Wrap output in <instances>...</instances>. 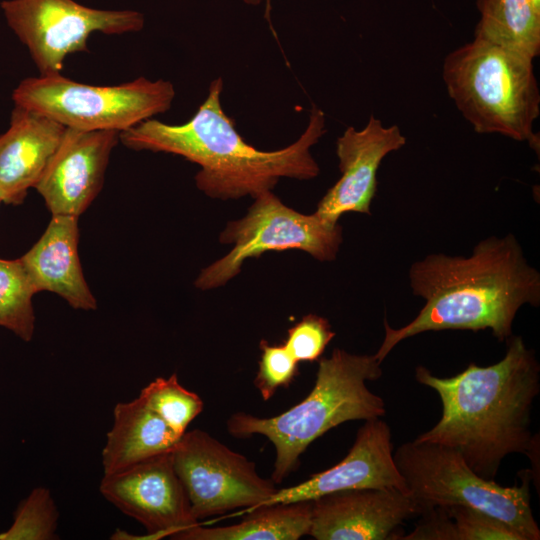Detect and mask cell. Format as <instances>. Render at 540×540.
<instances>
[{"mask_svg":"<svg viewBox=\"0 0 540 540\" xmlns=\"http://www.w3.org/2000/svg\"><path fill=\"white\" fill-rule=\"evenodd\" d=\"M409 283L425 304L400 328L384 319L383 341L374 354L382 364L401 341L428 331L490 329L506 342L524 305H540V273L514 234L478 242L469 256L433 253L414 262Z\"/></svg>","mask_w":540,"mask_h":540,"instance_id":"obj_1","label":"cell"},{"mask_svg":"<svg viewBox=\"0 0 540 540\" xmlns=\"http://www.w3.org/2000/svg\"><path fill=\"white\" fill-rule=\"evenodd\" d=\"M504 357L495 364L470 363L452 377H438L424 366L415 368L418 383L440 397L442 415L415 440L456 450L471 469L494 480L510 454H535L531 412L540 392V364L522 336H511Z\"/></svg>","mask_w":540,"mask_h":540,"instance_id":"obj_2","label":"cell"},{"mask_svg":"<svg viewBox=\"0 0 540 540\" xmlns=\"http://www.w3.org/2000/svg\"><path fill=\"white\" fill-rule=\"evenodd\" d=\"M222 90V79H215L205 101L186 123L171 125L150 118L121 132L120 141L133 150L172 153L198 164L196 185L211 198H255L271 191L281 178L318 176L320 169L310 148L325 132L322 110L311 109L307 128L295 142L261 151L241 137L225 114Z\"/></svg>","mask_w":540,"mask_h":540,"instance_id":"obj_3","label":"cell"},{"mask_svg":"<svg viewBox=\"0 0 540 540\" xmlns=\"http://www.w3.org/2000/svg\"><path fill=\"white\" fill-rule=\"evenodd\" d=\"M381 375L374 354L334 349L329 357L319 358L314 387L301 402L272 417L232 414L226 422L228 433L237 438L265 436L275 448L271 479L279 484L295 470L307 447L332 428L385 415L384 399L366 385Z\"/></svg>","mask_w":540,"mask_h":540,"instance_id":"obj_4","label":"cell"},{"mask_svg":"<svg viewBox=\"0 0 540 540\" xmlns=\"http://www.w3.org/2000/svg\"><path fill=\"white\" fill-rule=\"evenodd\" d=\"M532 60L475 37L447 55L443 80L477 133L527 141L539 153L533 124L540 112V93Z\"/></svg>","mask_w":540,"mask_h":540,"instance_id":"obj_5","label":"cell"},{"mask_svg":"<svg viewBox=\"0 0 540 540\" xmlns=\"http://www.w3.org/2000/svg\"><path fill=\"white\" fill-rule=\"evenodd\" d=\"M393 458L422 513L436 507L467 506L508 524L524 540L540 539L528 475L521 485L504 487L475 473L456 450L416 440L400 445Z\"/></svg>","mask_w":540,"mask_h":540,"instance_id":"obj_6","label":"cell"},{"mask_svg":"<svg viewBox=\"0 0 540 540\" xmlns=\"http://www.w3.org/2000/svg\"><path fill=\"white\" fill-rule=\"evenodd\" d=\"M171 82L139 77L112 86L80 83L61 73L22 80L14 105L41 113L66 128L119 133L167 111L174 100Z\"/></svg>","mask_w":540,"mask_h":540,"instance_id":"obj_7","label":"cell"},{"mask_svg":"<svg viewBox=\"0 0 540 540\" xmlns=\"http://www.w3.org/2000/svg\"><path fill=\"white\" fill-rule=\"evenodd\" d=\"M342 241L338 222L325 220L316 212H297L266 191L254 198L243 218L229 222L221 232L220 242L233 244V248L204 268L195 286L202 290L223 286L240 272L246 259L272 250L298 249L320 262H331Z\"/></svg>","mask_w":540,"mask_h":540,"instance_id":"obj_8","label":"cell"},{"mask_svg":"<svg viewBox=\"0 0 540 540\" xmlns=\"http://www.w3.org/2000/svg\"><path fill=\"white\" fill-rule=\"evenodd\" d=\"M0 7L40 75L61 73L67 55L88 50L93 32L120 35L144 26L138 11L95 9L74 0H4Z\"/></svg>","mask_w":540,"mask_h":540,"instance_id":"obj_9","label":"cell"},{"mask_svg":"<svg viewBox=\"0 0 540 540\" xmlns=\"http://www.w3.org/2000/svg\"><path fill=\"white\" fill-rule=\"evenodd\" d=\"M172 459L197 521L236 508L248 512L278 490L254 462L200 429L179 438Z\"/></svg>","mask_w":540,"mask_h":540,"instance_id":"obj_10","label":"cell"},{"mask_svg":"<svg viewBox=\"0 0 540 540\" xmlns=\"http://www.w3.org/2000/svg\"><path fill=\"white\" fill-rule=\"evenodd\" d=\"M99 490L150 536H173L199 524L167 451L117 472L104 474Z\"/></svg>","mask_w":540,"mask_h":540,"instance_id":"obj_11","label":"cell"},{"mask_svg":"<svg viewBox=\"0 0 540 540\" xmlns=\"http://www.w3.org/2000/svg\"><path fill=\"white\" fill-rule=\"evenodd\" d=\"M120 133L66 128L35 185L52 213L78 217L100 192L110 154Z\"/></svg>","mask_w":540,"mask_h":540,"instance_id":"obj_12","label":"cell"},{"mask_svg":"<svg viewBox=\"0 0 540 540\" xmlns=\"http://www.w3.org/2000/svg\"><path fill=\"white\" fill-rule=\"evenodd\" d=\"M311 501L309 535L317 540L394 539L405 520L422 513L409 493L395 488L339 491Z\"/></svg>","mask_w":540,"mask_h":540,"instance_id":"obj_13","label":"cell"},{"mask_svg":"<svg viewBox=\"0 0 540 540\" xmlns=\"http://www.w3.org/2000/svg\"><path fill=\"white\" fill-rule=\"evenodd\" d=\"M365 488H395L408 493L393 458L390 427L380 418L365 421L348 454L339 463L298 485L278 489L260 506L309 501L339 491Z\"/></svg>","mask_w":540,"mask_h":540,"instance_id":"obj_14","label":"cell"},{"mask_svg":"<svg viewBox=\"0 0 540 540\" xmlns=\"http://www.w3.org/2000/svg\"><path fill=\"white\" fill-rule=\"evenodd\" d=\"M405 144L397 125L385 127L374 116L362 130L348 127L336 142L341 177L319 201L315 212L331 222H338L347 212L370 215L378 168L387 154Z\"/></svg>","mask_w":540,"mask_h":540,"instance_id":"obj_15","label":"cell"},{"mask_svg":"<svg viewBox=\"0 0 540 540\" xmlns=\"http://www.w3.org/2000/svg\"><path fill=\"white\" fill-rule=\"evenodd\" d=\"M66 127L14 105L9 128L0 134V197L19 205L34 188L58 148Z\"/></svg>","mask_w":540,"mask_h":540,"instance_id":"obj_16","label":"cell"},{"mask_svg":"<svg viewBox=\"0 0 540 540\" xmlns=\"http://www.w3.org/2000/svg\"><path fill=\"white\" fill-rule=\"evenodd\" d=\"M78 217L55 214L44 234L21 260L37 292L47 290L73 308L95 310L97 302L78 256Z\"/></svg>","mask_w":540,"mask_h":540,"instance_id":"obj_17","label":"cell"},{"mask_svg":"<svg viewBox=\"0 0 540 540\" xmlns=\"http://www.w3.org/2000/svg\"><path fill=\"white\" fill-rule=\"evenodd\" d=\"M113 419L102 451L104 474L171 451L180 438L140 396L118 403Z\"/></svg>","mask_w":540,"mask_h":540,"instance_id":"obj_18","label":"cell"},{"mask_svg":"<svg viewBox=\"0 0 540 540\" xmlns=\"http://www.w3.org/2000/svg\"><path fill=\"white\" fill-rule=\"evenodd\" d=\"M312 501L262 505L239 523L222 527L192 526L175 535L178 540H297L309 535Z\"/></svg>","mask_w":540,"mask_h":540,"instance_id":"obj_19","label":"cell"},{"mask_svg":"<svg viewBox=\"0 0 540 540\" xmlns=\"http://www.w3.org/2000/svg\"><path fill=\"white\" fill-rule=\"evenodd\" d=\"M475 37L534 59L540 52V11L530 0H477Z\"/></svg>","mask_w":540,"mask_h":540,"instance_id":"obj_20","label":"cell"},{"mask_svg":"<svg viewBox=\"0 0 540 540\" xmlns=\"http://www.w3.org/2000/svg\"><path fill=\"white\" fill-rule=\"evenodd\" d=\"M37 293L21 258L0 259V326L28 342L35 328L32 296Z\"/></svg>","mask_w":540,"mask_h":540,"instance_id":"obj_21","label":"cell"},{"mask_svg":"<svg viewBox=\"0 0 540 540\" xmlns=\"http://www.w3.org/2000/svg\"><path fill=\"white\" fill-rule=\"evenodd\" d=\"M139 396L178 437L186 432L204 407L200 396L183 387L176 374L156 378L141 390Z\"/></svg>","mask_w":540,"mask_h":540,"instance_id":"obj_22","label":"cell"},{"mask_svg":"<svg viewBox=\"0 0 540 540\" xmlns=\"http://www.w3.org/2000/svg\"><path fill=\"white\" fill-rule=\"evenodd\" d=\"M59 513L50 491L34 488L18 505L12 525L0 540H51L56 538Z\"/></svg>","mask_w":540,"mask_h":540,"instance_id":"obj_23","label":"cell"},{"mask_svg":"<svg viewBox=\"0 0 540 540\" xmlns=\"http://www.w3.org/2000/svg\"><path fill=\"white\" fill-rule=\"evenodd\" d=\"M261 356L254 385L264 401L273 397L279 388L288 387L298 374V362L285 345L260 342Z\"/></svg>","mask_w":540,"mask_h":540,"instance_id":"obj_24","label":"cell"},{"mask_svg":"<svg viewBox=\"0 0 540 540\" xmlns=\"http://www.w3.org/2000/svg\"><path fill=\"white\" fill-rule=\"evenodd\" d=\"M444 508L453 520L455 540H524L508 524L485 512L462 505Z\"/></svg>","mask_w":540,"mask_h":540,"instance_id":"obj_25","label":"cell"},{"mask_svg":"<svg viewBox=\"0 0 540 540\" xmlns=\"http://www.w3.org/2000/svg\"><path fill=\"white\" fill-rule=\"evenodd\" d=\"M334 336L327 319L308 314L288 330L284 345L297 362H314L321 358Z\"/></svg>","mask_w":540,"mask_h":540,"instance_id":"obj_26","label":"cell"},{"mask_svg":"<svg viewBox=\"0 0 540 540\" xmlns=\"http://www.w3.org/2000/svg\"><path fill=\"white\" fill-rule=\"evenodd\" d=\"M423 518L404 540H455L454 523L444 507H436L421 514Z\"/></svg>","mask_w":540,"mask_h":540,"instance_id":"obj_27","label":"cell"},{"mask_svg":"<svg viewBox=\"0 0 540 540\" xmlns=\"http://www.w3.org/2000/svg\"><path fill=\"white\" fill-rule=\"evenodd\" d=\"M243 1H244L245 3L251 4V5H258V4L261 2V0H243ZM268 1H269V0H267V2H268Z\"/></svg>","mask_w":540,"mask_h":540,"instance_id":"obj_28","label":"cell"},{"mask_svg":"<svg viewBox=\"0 0 540 540\" xmlns=\"http://www.w3.org/2000/svg\"><path fill=\"white\" fill-rule=\"evenodd\" d=\"M533 6L540 11V0H530Z\"/></svg>","mask_w":540,"mask_h":540,"instance_id":"obj_29","label":"cell"},{"mask_svg":"<svg viewBox=\"0 0 540 540\" xmlns=\"http://www.w3.org/2000/svg\"><path fill=\"white\" fill-rule=\"evenodd\" d=\"M1 201H2V200H1V197H0V202H1Z\"/></svg>","mask_w":540,"mask_h":540,"instance_id":"obj_30","label":"cell"}]
</instances>
